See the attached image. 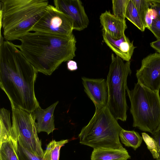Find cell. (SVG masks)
Returning a JSON list of instances; mask_svg holds the SVG:
<instances>
[{
  "label": "cell",
  "mask_w": 160,
  "mask_h": 160,
  "mask_svg": "<svg viewBox=\"0 0 160 160\" xmlns=\"http://www.w3.org/2000/svg\"><path fill=\"white\" fill-rule=\"evenodd\" d=\"M131 61L125 62L112 53L111 62L106 80L108 88V106L117 120L126 121L128 106L126 99L127 79L131 73Z\"/></svg>",
  "instance_id": "cell-6"
},
{
  "label": "cell",
  "mask_w": 160,
  "mask_h": 160,
  "mask_svg": "<svg viewBox=\"0 0 160 160\" xmlns=\"http://www.w3.org/2000/svg\"><path fill=\"white\" fill-rule=\"evenodd\" d=\"M149 30L157 40L160 39V18L158 16L153 20Z\"/></svg>",
  "instance_id": "cell-26"
},
{
  "label": "cell",
  "mask_w": 160,
  "mask_h": 160,
  "mask_svg": "<svg viewBox=\"0 0 160 160\" xmlns=\"http://www.w3.org/2000/svg\"><path fill=\"white\" fill-rule=\"evenodd\" d=\"M153 135L158 144L159 149V157L156 160H160V129Z\"/></svg>",
  "instance_id": "cell-28"
},
{
  "label": "cell",
  "mask_w": 160,
  "mask_h": 160,
  "mask_svg": "<svg viewBox=\"0 0 160 160\" xmlns=\"http://www.w3.org/2000/svg\"><path fill=\"white\" fill-rule=\"evenodd\" d=\"M119 136L122 143L125 146L131 147L134 150L140 146L143 139L138 132L123 128L120 132Z\"/></svg>",
  "instance_id": "cell-17"
},
{
  "label": "cell",
  "mask_w": 160,
  "mask_h": 160,
  "mask_svg": "<svg viewBox=\"0 0 160 160\" xmlns=\"http://www.w3.org/2000/svg\"><path fill=\"white\" fill-rule=\"evenodd\" d=\"M138 82L148 89L159 92L160 89V54H150L142 61L136 71Z\"/></svg>",
  "instance_id": "cell-9"
},
{
  "label": "cell",
  "mask_w": 160,
  "mask_h": 160,
  "mask_svg": "<svg viewBox=\"0 0 160 160\" xmlns=\"http://www.w3.org/2000/svg\"><path fill=\"white\" fill-rule=\"evenodd\" d=\"M150 8L156 10L157 12L158 16L160 18V3L157 2L154 0H150Z\"/></svg>",
  "instance_id": "cell-29"
},
{
  "label": "cell",
  "mask_w": 160,
  "mask_h": 160,
  "mask_svg": "<svg viewBox=\"0 0 160 160\" xmlns=\"http://www.w3.org/2000/svg\"><path fill=\"white\" fill-rule=\"evenodd\" d=\"M67 68L68 70L71 71L77 70L78 68L77 62L72 60L68 61L67 62Z\"/></svg>",
  "instance_id": "cell-27"
},
{
  "label": "cell",
  "mask_w": 160,
  "mask_h": 160,
  "mask_svg": "<svg viewBox=\"0 0 160 160\" xmlns=\"http://www.w3.org/2000/svg\"><path fill=\"white\" fill-rule=\"evenodd\" d=\"M15 141L11 139L0 144V160H19Z\"/></svg>",
  "instance_id": "cell-19"
},
{
  "label": "cell",
  "mask_w": 160,
  "mask_h": 160,
  "mask_svg": "<svg viewBox=\"0 0 160 160\" xmlns=\"http://www.w3.org/2000/svg\"><path fill=\"white\" fill-rule=\"evenodd\" d=\"M67 139L56 141L52 140L47 145L43 156L44 160H59L60 150L62 147L68 143Z\"/></svg>",
  "instance_id": "cell-18"
},
{
  "label": "cell",
  "mask_w": 160,
  "mask_h": 160,
  "mask_svg": "<svg viewBox=\"0 0 160 160\" xmlns=\"http://www.w3.org/2000/svg\"><path fill=\"white\" fill-rule=\"evenodd\" d=\"M130 0H112V14L123 20L125 16L127 7Z\"/></svg>",
  "instance_id": "cell-22"
},
{
  "label": "cell",
  "mask_w": 160,
  "mask_h": 160,
  "mask_svg": "<svg viewBox=\"0 0 160 160\" xmlns=\"http://www.w3.org/2000/svg\"><path fill=\"white\" fill-rule=\"evenodd\" d=\"M55 7L68 15L73 22V29L81 31L86 28L89 20L80 0H54Z\"/></svg>",
  "instance_id": "cell-10"
},
{
  "label": "cell",
  "mask_w": 160,
  "mask_h": 160,
  "mask_svg": "<svg viewBox=\"0 0 160 160\" xmlns=\"http://www.w3.org/2000/svg\"><path fill=\"white\" fill-rule=\"evenodd\" d=\"M122 129L108 105L95 109L93 116L78 135L79 142L93 149L125 150L119 136Z\"/></svg>",
  "instance_id": "cell-4"
},
{
  "label": "cell",
  "mask_w": 160,
  "mask_h": 160,
  "mask_svg": "<svg viewBox=\"0 0 160 160\" xmlns=\"http://www.w3.org/2000/svg\"><path fill=\"white\" fill-rule=\"evenodd\" d=\"M143 140L148 148L152 153L154 158L157 159L159 157V149L158 144L154 138L146 133H142Z\"/></svg>",
  "instance_id": "cell-24"
},
{
  "label": "cell",
  "mask_w": 160,
  "mask_h": 160,
  "mask_svg": "<svg viewBox=\"0 0 160 160\" xmlns=\"http://www.w3.org/2000/svg\"><path fill=\"white\" fill-rule=\"evenodd\" d=\"M58 101L45 109L40 106L33 112L37 125L38 133L45 132L49 135L56 129L55 127L54 112Z\"/></svg>",
  "instance_id": "cell-14"
},
{
  "label": "cell",
  "mask_w": 160,
  "mask_h": 160,
  "mask_svg": "<svg viewBox=\"0 0 160 160\" xmlns=\"http://www.w3.org/2000/svg\"><path fill=\"white\" fill-rule=\"evenodd\" d=\"M16 45L38 72L51 75L64 62L75 56L76 40L66 36L40 32H28Z\"/></svg>",
  "instance_id": "cell-2"
},
{
  "label": "cell",
  "mask_w": 160,
  "mask_h": 160,
  "mask_svg": "<svg viewBox=\"0 0 160 160\" xmlns=\"http://www.w3.org/2000/svg\"><path fill=\"white\" fill-rule=\"evenodd\" d=\"M125 17L141 31H144L146 28L143 26L138 13L131 0H130L128 4Z\"/></svg>",
  "instance_id": "cell-20"
},
{
  "label": "cell",
  "mask_w": 160,
  "mask_h": 160,
  "mask_svg": "<svg viewBox=\"0 0 160 160\" xmlns=\"http://www.w3.org/2000/svg\"><path fill=\"white\" fill-rule=\"evenodd\" d=\"M102 31L107 33L112 38L119 39L125 34L127 28L126 20L117 17L110 11H106L100 16Z\"/></svg>",
  "instance_id": "cell-13"
},
{
  "label": "cell",
  "mask_w": 160,
  "mask_h": 160,
  "mask_svg": "<svg viewBox=\"0 0 160 160\" xmlns=\"http://www.w3.org/2000/svg\"><path fill=\"white\" fill-rule=\"evenodd\" d=\"M0 144L12 139L15 140L10 118V111L4 108L0 111Z\"/></svg>",
  "instance_id": "cell-16"
},
{
  "label": "cell",
  "mask_w": 160,
  "mask_h": 160,
  "mask_svg": "<svg viewBox=\"0 0 160 160\" xmlns=\"http://www.w3.org/2000/svg\"><path fill=\"white\" fill-rule=\"evenodd\" d=\"M38 72L16 45L0 41V87L11 106L31 112L40 106L34 90Z\"/></svg>",
  "instance_id": "cell-1"
},
{
  "label": "cell",
  "mask_w": 160,
  "mask_h": 160,
  "mask_svg": "<svg viewBox=\"0 0 160 160\" xmlns=\"http://www.w3.org/2000/svg\"><path fill=\"white\" fill-rule=\"evenodd\" d=\"M131 0L136 8L143 24L145 27V17L148 9L150 8V0Z\"/></svg>",
  "instance_id": "cell-23"
},
{
  "label": "cell",
  "mask_w": 160,
  "mask_h": 160,
  "mask_svg": "<svg viewBox=\"0 0 160 160\" xmlns=\"http://www.w3.org/2000/svg\"><path fill=\"white\" fill-rule=\"evenodd\" d=\"M150 45L152 48L160 54V39L151 42Z\"/></svg>",
  "instance_id": "cell-30"
},
{
  "label": "cell",
  "mask_w": 160,
  "mask_h": 160,
  "mask_svg": "<svg viewBox=\"0 0 160 160\" xmlns=\"http://www.w3.org/2000/svg\"><path fill=\"white\" fill-rule=\"evenodd\" d=\"M154 1L160 3V0H154Z\"/></svg>",
  "instance_id": "cell-31"
},
{
  "label": "cell",
  "mask_w": 160,
  "mask_h": 160,
  "mask_svg": "<svg viewBox=\"0 0 160 160\" xmlns=\"http://www.w3.org/2000/svg\"><path fill=\"white\" fill-rule=\"evenodd\" d=\"M16 151L19 160H44L26 148L18 139L15 141Z\"/></svg>",
  "instance_id": "cell-21"
},
{
  "label": "cell",
  "mask_w": 160,
  "mask_h": 160,
  "mask_svg": "<svg viewBox=\"0 0 160 160\" xmlns=\"http://www.w3.org/2000/svg\"><path fill=\"white\" fill-rule=\"evenodd\" d=\"M11 107L12 126L15 140L18 139L32 152L43 157L44 152L38 136L37 123L33 112Z\"/></svg>",
  "instance_id": "cell-7"
},
{
  "label": "cell",
  "mask_w": 160,
  "mask_h": 160,
  "mask_svg": "<svg viewBox=\"0 0 160 160\" xmlns=\"http://www.w3.org/2000/svg\"><path fill=\"white\" fill-rule=\"evenodd\" d=\"M158 16L157 11L153 8H148L147 12L145 19V27L149 30L153 20Z\"/></svg>",
  "instance_id": "cell-25"
},
{
  "label": "cell",
  "mask_w": 160,
  "mask_h": 160,
  "mask_svg": "<svg viewBox=\"0 0 160 160\" xmlns=\"http://www.w3.org/2000/svg\"><path fill=\"white\" fill-rule=\"evenodd\" d=\"M102 31L104 41L117 56L126 62L130 61L136 48L133 44V41L131 42L125 34L120 39H115Z\"/></svg>",
  "instance_id": "cell-12"
},
{
  "label": "cell",
  "mask_w": 160,
  "mask_h": 160,
  "mask_svg": "<svg viewBox=\"0 0 160 160\" xmlns=\"http://www.w3.org/2000/svg\"><path fill=\"white\" fill-rule=\"evenodd\" d=\"M73 22L67 15L48 4L30 31L69 36L73 34Z\"/></svg>",
  "instance_id": "cell-8"
},
{
  "label": "cell",
  "mask_w": 160,
  "mask_h": 160,
  "mask_svg": "<svg viewBox=\"0 0 160 160\" xmlns=\"http://www.w3.org/2000/svg\"><path fill=\"white\" fill-rule=\"evenodd\" d=\"M85 92L95 105L96 109L108 105V95L106 81L104 79L82 77Z\"/></svg>",
  "instance_id": "cell-11"
},
{
  "label": "cell",
  "mask_w": 160,
  "mask_h": 160,
  "mask_svg": "<svg viewBox=\"0 0 160 160\" xmlns=\"http://www.w3.org/2000/svg\"><path fill=\"white\" fill-rule=\"evenodd\" d=\"M127 151L112 149H94L91 160H127L130 158Z\"/></svg>",
  "instance_id": "cell-15"
},
{
  "label": "cell",
  "mask_w": 160,
  "mask_h": 160,
  "mask_svg": "<svg viewBox=\"0 0 160 160\" xmlns=\"http://www.w3.org/2000/svg\"><path fill=\"white\" fill-rule=\"evenodd\" d=\"M126 91L131 103L133 127L154 135L160 129V96L138 82Z\"/></svg>",
  "instance_id": "cell-5"
},
{
  "label": "cell",
  "mask_w": 160,
  "mask_h": 160,
  "mask_svg": "<svg viewBox=\"0 0 160 160\" xmlns=\"http://www.w3.org/2000/svg\"><path fill=\"white\" fill-rule=\"evenodd\" d=\"M1 28L6 41L29 32L49 4L47 0H1Z\"/></svg>",
  "instance_id": "cell-3"
}]
</instances>
